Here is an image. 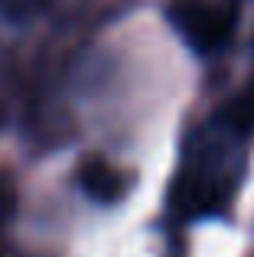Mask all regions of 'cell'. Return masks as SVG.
<instances>
[{
  "mask_svg": "<svg viewBox=\"0 0 254 257\" xmlns=\"http://www.w3.org/2000/svg\"><path fill=\"white\" fill-rule=\"evenodd\" d=\"M238 7L235 0H183L173 10L179 36L196 52H218L231 36H235Z\"/></svg>",
  "mask_w": 254,
  "mask_h": 257,
  "instance_id": "cell-1",
  "label": "cell"
},
{
  "mask_svg": "<svg viewBox=\"0 0 254 257\" xmlns=\"http://www.w3.org/2000/svg\"><path fill=\"white\" fill-rule=\"evenodd\" d=\"M78 186L85 189V195L101 205H114V202L124 199L127 192V176L111 166L108 160L101 157H88L82 166H78Z\"/></svg>",
  "mask_w": 254,
  "mask_h": 257,
  "instance_id": "cell-2",
  "label": "cell"
},
{
  "mask_svg": "<svg viewBox=\"0 0 254 257\" xmlns=\"http://www.w3.org/2000/svg\"><path fill=\"white\" fill-rule=\"evenodd\" d=\"M49 7V0H0V13L7 20H33Z\"/></svg>",
  "mask_w": 254,
  "mask_h": 257,
  "instance_id": "cell-3",
  "label": "cell"
}]
</instances>
